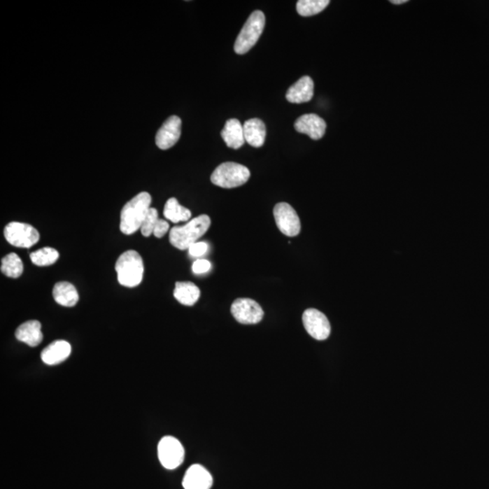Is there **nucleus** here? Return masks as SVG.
I'll return each instance as SVG.
<instances>
[{
    "mask_svg": "<svg viewBox=\"0 0 489 489\" xmlns=\"http://www.w3.org/2000/svg\"><path fill=\"white\" fill-rule=\"evenodd\" d=\"M175 299L184 306H192L201 297V290L192 282H177L173 292Z\"/></svg>",
    "mask_w": 489,
    "mask_h": 489,
    "instance_id": "obj_20",
    "label": "nucleus"
},
{
    "mask_svg": "<svg viewBox=\"0 0 489 489\" xmlns=\"http://www.w3.org/2000/svg\"><path fill=\"white\" fill-rule=\"evenodd\" d=\"M208 249V246L206 242H196L194 244L190 246L189 253L190 256L193 257H201L204 256L207 253Z\"/></svg>",
    "mask_w": 489,
    "mask_h": 489,
    "instance_id": "obj_26",
    "label": "nucleus"
},
{
    "mask_svg": "<svg viewBox=\"0 0 489 489\" xmlns=\"http://www.w3.org/2000/svg\"><path fill=\"white\" fill-rule=\"evenodd\" d=\"M295 129L300 134L309 135L311 139L320 140L326 131L325 120L315 113L304 115L295 122Z\"/></svg>",
    "mask_w": 489,
    "mask_h": 489,
    "instance_id": "obj_12",
    "label": "nucleus"
},
{
    "mask_svg": "<svg viewBox=\"0 0 489 489\" xmlns=\"http://www.w3.org/2000/svg\"><path fill=\"white\" fill-rule=\"evenodd\" d=\"M0 269L8 278H18L24 271L22 260L17 254H8L2 258Z\"/></svg>",
    "mask_w": 489,
    "mask_h": 489,
    "instance_id": "obj_22",
    "label": "nucleus"
},
{
    "mask_svg": "<svg viewBox=\"0 0 489 489\" xmlns=\"http://www.w3.org/2000/svg\"><path fill=\"white\" fill-rule=\"evenodd\" d=\"M115 271L120 284L125 288L137 287L143 278V258L137 251H125L116 261Z\"/></svg>",
    "mask_w": 489,
    "mask_h": 489,
    "instance_id": "obj_3",
    "label": "nucleus"
},
{
    "mask_svg": "<svg viewBox=\"0 0 489 489\" xmlns=\"http://www.w3.org/2000/svg\"><path fill=\"white\" fill-rule=\"evenodd\" d=\"M71 346L64 340H57L45 347L41 353L42 361L48 365H57L66 361L71 355Z\"/></svg>",
    "mask_w": 489,
    "mask_h": 489,
    "instance_id": "obj_14",
    "label": "nucleus"
},
{
    "mask_svg": "<svg viewBox=\"0 0 489 489\" xmlns=\"http://www.w3.org/2000/svg\"><path fill=\"white\" fill-rule=\"evenodd\" d=\"M59 258V253L55 248H44L30 254L32 263L38 267H48L55 264Z\"/></svg>",
    "mask_w": 489,
    "mask_h": 489,
    "instance_id": "obj_24",
    "label": "nucleus"
},
{
    "mask_svg": "<svg viewBox=\"0 0 489 489\" xmlns=\"http://www.w3.org/2000/svg\"><path fill=\"white\" fill-rule=\"evenodd\" d=\"M313 97V81L309 76H303L295 83L287 93V99L292 104L307 103Z\"/></svg>",
    "mask_w": 489,
    "mask_h": 489,
    "instance_id": "obj_15",
    "label": "nucleus"
},
{
    "mask_svg": "<svg viewBox=\"0 0 489 489\" xmlns=\"http://www.w3.org/2000/svg\"><path fill=\"white\" fill-rule=\"evenodd\" d=\"M163 214L167 220L173 223L183 222V221L186 222L192 218V211L181 206L175 198L169 199L166 202Z\"/></svg>",
    "mask_w": 489,
    "mask_h": 489,
    "instance_id": "obj_21",
    "label": "nucleus"
},
{
    "mask_svg": "<svg viewBox=\"0 0 489 489\" xmlns=\"http://www.w3.org/2000/svg\"><path fill=\"white\" fill-rule=\"evenodd\" d=\"M211 224V218L208 215H201L189 221L186 225L172 227L170 232L171 244L180 250L189 249L208 232Z\"/></svg>",
    "mask_w": 489,
    "mask_h": 489,
    "instance_id": "obj_2",
    "label": "nucleus"
},
{
    "mask_svg": "<svg viewBox=\"0 0 489 489\" xmlns=\"http://www.w3.org/2000/svg\"><path fill=\"white\" fill-rule=\"evenodd\" d=\"M264 24H266V17L262 11H254L250 15L236 39L234 50L236 54L248 53L257 44L261 34L263 33Z\"/></svg>",
    "mask_w": 489,
    "mask_h": 489,
    "instance_id": "obj_4",
    "label": "nucleus"
},
{
    "mask_svg": "<svg viewBox=\"0 0 489 489\" xmlns=\"http://www.w3.org/2000/svg\"><path fill=\"white\" fill-rule=\"evenodd\" d=\"M169 229H170V225H169L167 221L159 220L157 221L155 230H153V235L156 238L162 239L169 232Z\"/></svg>",
    "mask_w": 489,
    "mask_h": 489,
    "instance_id": "obj_28",
    "label": "nucleus"
},
{
    "mask_svg": "<svg viewBox=\"0 0 489 489\" xmlns=\"http://www.w3.org/2000/svg\"><path fill=\"white\" fill-rule=\"evenodd\" d=\"M234 318L242 325H256L264 318L262 307L249 298H239L232 306Z\"/></svg>",
    "mask_w": 489,
    "mask_h": 489,
    "instance_id": "obj_9",
    "label": "nucleus"
},
{
    "mask_svg": "<svg viewBox=\"0 0 489 489\" xmlns=\"http://www.w3.org/2000/svg\"><path fill=\"white\" fill-rule=\"evenodd\" d=\"M246 143L255 148L264 146L266 140V125L260 119H249L243 125Z\"/></svg>",
    "mask_w": 489,
    "mask_h": 489,
    "instance_id": "obj_18",
    "label": "nucleus"
},
{
    "mask_svg": "<svg viewBox=\"0 0 489 489\" xmlns=\"http://www.w3.org/2000/svg\"><path fill=\"white\" fill-rule=\"evenodd\" d=\"M15 334H16V338L18 341L27 344L30 347H36L43 341L41 324L36 320L27 321L18 326Z\"/></svg>",
    "mask_w": 489,
    "mask_h": 489,
    "instance_id": "obj_16",
    "label": "nucleus"
},
{
    "mask_svg": "<svg viewBox=\"0 0 489 489\" xmlns=\"http://www.w3.org/2000/svg\"><path fill=\"white\" fill-rule=\"evenodd\" d=\"M303 323L307 333L316 340H326L331 334L330 323L318 310L310 309L304 311Z\"/></svg>",
    "mask_w": 489,
    "mask_h": 489,
    "instance_id": "obj_10",
    "label": "nucleus"
},
{
    "mask_svg": "<svg viewBox=\"0 0 489 489\" xmlns=\"http://www.w3.org/2000/svg\"><path fill=\"white\" fill-rule=\"evenodd\" d=\"M250 178V171L244 165L236 162H224L212 173L211 180L214 185L233 189L243 185Z\"/></svg>",
    "mask_w": 489,
    "mask_h": 489,
    "instance_id": "obj_5",
    "label": "nucleus"
},
{
    "mask_svg": "<svg viewBox=\"0 0 489 489\" xmlns=\"http://www.w3.org/2000/svg\"><path fill=\"white\" fill-rule=\"evenodd\" d=\"M211 267V264L210 261L206 260H196L192 264V271L197 275H201V274H204L210 271Z\"/></svg>",
    "mask_w": 489,
    "mask_h": 489,
    "instance_id": "obj_27",
    "label": "nucleus"
},
{
    "mask_svg": "<svg viewBox=\"0 0 489 489\" xmlns=\"http://www.w3.org/2000/svg\"><path fill=\"white\" fill-rule=\"evenodd\" d=\"M329 4V0H299L297 4V10L302 17L315 16L321 13Z\"/></svg>",
    "mask_w": 489,
    "mask_h": 489,
    "instance_id": "obj_23",
    "label": "nucleus"
},
{
    "mask_svg": "<svg viewBox=\"0 0 489 489\" xmlns=\"http://www.w3.org/2000/svg\"><path fill=\"white\" fill-rule=\"evenodd\" d=\"M6 241L17 248H30L39 241L38 230L29 224L17 222L8 223L4 229Z\"/></svg>",
    "mask_w": 489,
    "mask_h": 489,
    "instance_id": "obj_6",
    "label": "nucleus"
},
{
    "mask_svg": "<svg viewBox=\"0 0 489 489\" xmlns=\"http://www.w3.org/2000/svg\"><path fill=\"white\" fill-rule=\"evenodd\" d=\"M221 137L223 138L227 146L232 149H239L246 143L244 129L241 122L236 119L227 120L221 132Z\"/></svg>",
    "mask_w": 489,
    "mask_h": 489,
    "instance_id": "obj_17",
    "label": "nucleus"
},
{
    "mask_svg": "<svg viewBox=\"0 0 489 489\" xmlns=\"http://www.w3.org/2000/svg\"><path fill=\"white\" fill-rule=\"evenodd\" d=\"M181 134V120L180 117L172 115L169 117L157 132L155 136L156 146L161 150H168L173 147L180 140Z\"/></svg>",
    "mask_w": 489,
    "mask_h": 489,
    "instance_id": "obj_11",
    "label": "nucleus"
},
{
    "mask_svg": "<svg viewBox=\"0 0 489 489\" xmlns=\"http://www.w3.org/2000/svg\"><path fill=\"white\" fill-rule=\"evenodd\" d=\"M160 462L167 469H175L183 464L185 451L183 444L176 438L166 436L158 445Z\"/></svg>",
    "mask_w": 489,
    "mask_h": 489,
    "instance_id": "obj_7",
    "label": "nucleus"
},
{
    "mask_svg": "<svg viewBox=\"0 0 489 489\" xmlns=\"http://www.w3.org/2000/svg\"><path fill=\"white\" fill-rule=\"evenodd\" d=\"M276 226L284 235L295 236L301 232L300 218L297 211L288 203L281 202L274 208Z\"/></svg>",
    "mask_w": 489,
    "mask_h": 489,
    "instance_id": "obj_8",
    "label": "nucleus"
},
{
    "mask_svg": "<svg viewBox=\"0 0 489 489\" xmlns=\"http://www.w3.org/2000/svg\"><path fill=\"white\" fill-rule=\"evenodd\" d=\"M407 2V0H392V1H390V3L395 5L404 4V3Z\"/></svg>",
    "mask_w": 489,
    "mask_h": 489,
    "instance_id": "obj_29",
    "label": "nucleus"
},
{
    "mask_svg": "<svg viewBox=\"0 0 489 489\" xmlns=\"http://www.w3.org/2000/svg\"><path fill=\"white\" fill-rule=\"evenodd\" d=\"M152 196L146 192H140L126 203L121 212L120 229L125 235H132L141 229L150 211Z\"/></svg>",
    "mask_w": 489,
    "mask_h": 489,
    "instance_id": "obj_1",
    "label": "nucleus"
},
{
    "mask_svg": "<svg viewBox=\"0 0 489 489\" xmlns=\"http://www.w3.org/2000/svg\"><path fill=\"white\" fill-rule=\"evenodd\" d=\"M160 220L158 211L156 208H150L149 212H148L146 220H144L143 225L141 227V234L146 238L153 235V230L155 229L157 221Z\"/></svg>",
    "mask_w": 489,
    "mask_h": 489,
    "instance_id": "obj_25",
    "label": "nucleus"
},
{
    "mask_svg": "<svg viewBox=\"0 0 489 489\" xmlns=\"http://www.w3.org/2000/svg\"><path fill=\"white\" fill-rule=\"evenodd\" d=\"M53 297L58 304L73 307L78 304L79 295L75 285L69 282H58L53 288Z\"/></svg>",
    "mask_w": 489,
    "mask_h": 489,
    "instance_id": "obj_19",
    "label": "nucleus"
},
{
    "mask_svg": "<svg viewBox=\"0 0 489 489\" xmlns=\"http://www.w3.org/2000/svg\"><path fill=\"white\" fill-rule=\"evenodd\" d=\"M213 479L204 467L192 465L187 469L183 481L184 489H211Z\"/></svg>",
    "mask_w": 489,
    "mask_h": 489,
    "instance_id": "obj_13",
    "label": "nucleus"
}]
</instances>
